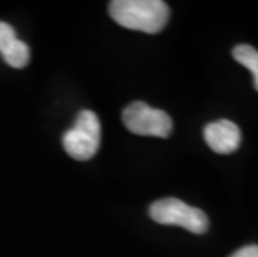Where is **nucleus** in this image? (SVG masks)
Instances as JSON below:
<instances>
[{
	"mask_svg": "<svg viewBox=\"0 0 258 257\" xmlns=\"http://www.w3.org/2000/svg\"><path fill=\"white\" fill-rule=\"evenodd\" d=\"M232 56L238 64H241L251 72V75H253L255 90L258 92V50L255 47L246 45V43H240V45L233 48Z\"/></svg>",
	"mask_w": 258,
	"mask_h": 257,
	"instance_id": "nucleus-6",
	"label": "nucleus"
},
{
	"mask_svg": "<svg viewBox=\"0 0 258 257\" xmlns=\"http://www.w3.org/2000/svg\"><path fill=\"white\" fill-rule=\"evenodd\" d=\"M122 120L132 134L165 139L172 134L173 124L167 112L150 107L145 102H132L125 107Z\"/></svg>",
	"mask_w": 258,
	"mask_h": 257,
	"instance_id": "nucleus-4",
	"label": "nucleus"
},
{
	"mask_svg": "<svg viewBox=\"0 0 258 257\" xmlns=\"http://www.w3.org/2000/svg\"><path fill=\"white\" fill-rule=\"evenodd\" d=\"M230 257H258V245H245Z\"/></svg>",
	"mask_w": 258,
	"mask_h": 257,
	"instance_id": "nucleus-9",
	"label": "nucleus"
},
{
	"mask_svg": "<svg viewBox=\"0 0 258 257\" xmlns=\"http://www.w3.org/2000/svg\"><path fill=\"white\" fill-rule=\"evenodd\" d=\"M108 14L125 29L157 34L167 25L170 10L162 0H113Z\"/></svg>",
	"mask_w": 258,
	"mask_h": 257,
	"instance_id": "nucleus-1",
	"label": "nucleus"
},
{
	"mask_svg": "<svg viewBox=\"0 0 258 257\" xmlns=\"http://www.w3.org/2000/svg\"><path fill=\"white\" fill-rule=\"evenodd\" d=\"M15 40H17V34H15L14 27L5 24V22H0V54Z\"/></svg>",
	"mask_w": 258,
	"mask_h": 257,
	"instance_id": "nucleus-8",
	"label": "nucleus"
},
{
	"mask_svg": "<svg viewBox=\"0 0 258 257\" xmlns=\"http://www.w3.org/2000/svg\"><path fill=\"white\" fill-rule=\"evenodd\" d=\"M148 214L163 226H180L191 234H205L208 229V217L203 211L185 204L183 200L167 197L153 202Z\"/></svg>",
	"mask_w": 258,
	"mask_h": 257,
	"instance_id": "nucleus-3",
	"label": "nucleus"
},
{
	"mask_svg": "<svg viewBox=\"0 0 258 257\" xmlns=\"http://www.w3.org/2000/svg\"><path fill=\"white\" fill-rule=\"evenodd\" d=\"M2 56L5 59L10 67L14 69H24L30 60V50L29 45L25 42H22L20 39H17L15 42H12L10 45L2 52Z\"/></svg>",
	"mask_w": 258,
	"mask_h": 257,
	"instance_id": "nucleus-7",
	"label": "nucleus"
},
{
	"mask_svg": "<svg viewBox=\"0 0 258 257\" xmlns=\"http://www.w3.org/2000/svg\"><path fill=\"white\" fill-rule=\"evenodd\" d=\"M102 129L97 114L82 111L77 116L74 125L63 134V149L75 161H89L97 154L100 147Z\"/></svg>",
	"mask_w": 258,
	"mask_h": 257,
	"instance_id": "nucleus-2",
	"label": "nucleus"
},
{
	"mask_svg": "<svg viewBox=\"0 0 258 257\" xmlns=\"http://www.w3.org/2000/svg\"><path fill=\"white\" fill-rule=\"evenodd\" d=\"M207 145L217 154H232L240 147L241 132L238 125L228 119H220L208 124L203 130Z\"/></svg>",
	"mask_w": 258,
	"mask_h": 257,
	"instance_id": "nucleus-5",
	"label": "nucleus"
}]
</instances>
